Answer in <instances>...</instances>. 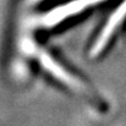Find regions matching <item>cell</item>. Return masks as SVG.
Returning a JSON list of instances; mask_svg holds the SVG:
<instances>
[{"mask_svg": "<svg viewBox=\"0 0 126 126\" xmlns=\"http://www.w3.org/2000/svg\"><path fill=\"white\" fill-rule=\"evenodd\" d=\"M100 1H103V0H74L69 4L55 7L54 10L48 12L43 17V23L45 26H54V25L61 22L63 20H65L66 17L76 15V14L81 12L82 10H84L86 7L94 5L97 2H100Z\"/></svg>", "mask_w": 126, "mask_h": 126, "instance_id": "cell-1", "label": "cell"}, {"mask_svg": "<svg viewBox=\"0 0 126 126\" xmlns=\"http://www.w3.org/2000/svg\"><path fill=\"white\" fill-rule=\"evenodd\" d=\"M125 17H126V0H124V2L113 12V15L108 20L107 25L104 26L100 36L95 41L93 48H92V55H97V54H99L103 50V48L107 45V43L109 42L110 37L114 34L115 30L121 25V22L124 21Z\"/></svg>", "mask_w": 126, "mask_h": 126, "instance_id": "cell-2", "label": "cell"}, {"mask_svg": "<svg viewBox=\"0 0 126 126\" xmlns=\"http://www.w3.org/2000/svg\"><path fill=\"white\" fill-rule=\"evenodd\" d=\"M39 60H41V64L43 65V67L50 75H53L55 79H58V81L74 88L75 91H82L83 87H82L81 82L77 79H75L70 72H67L60 64H58L50 55H48L47 53H41Z\"/></svg>", "mask_w": 126, "mask_h": 126, "instance_id": "cell-3", "label": "cell"}]
</instances>
